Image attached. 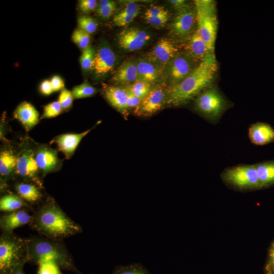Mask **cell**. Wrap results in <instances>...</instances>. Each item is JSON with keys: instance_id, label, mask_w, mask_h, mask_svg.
Wrapping results in <instances>:
<instances>
[{"instance_id": "6da1fadb", "label": "cell", "mask_w": 274, "mask_h": 274, "mask_svg": "<svg viewBox=\"0 0 274 274\" xmlns=\"http://www.w3.org/2000/svg\"><path fill=\"white\" fill-rule=\"evenodd\" d=\"M29 225L40 235L58 241L82 232L81 227L50 197L35 211Z\"/></svg>"}, {"instance_id": "7a4b0ae2", "label": "cell", "mask_w": 274, "mask_h": 274, "mask_svg": "<svg viewBox=\"0 0 274 274\" xmlns=\"http://www.w3.org/2000/svg\"><path fill=\"white\" fill-rule=\"evenodd\" d=\"M217 70L215 53H210L187 77L172 86L167 92L166 103L174 107L186 104L211 87Z\"/></svg>"}, {"instance_id": "3957f363", "label": "cell", "mask_w": 274, "mask_h": 274, "mask_svg": "<svg viewBox=\"0 0 274 274\" xmlns=\"http://www.w3.org/2000/svg\"><path fill=\"white\" fill-rule=\"evenodd\" d=\"M27 262L39 264L46 261L56 263L61 269L76 274H82L77 268L73 259L62 241L41 235L27 238Z\"/></svg>"}, {"instance_id": "277c9868", "label": "cell", "mask_w": 274, "mask_h": 274, "mask_svg": "<svg viewBox=\"0 0 274 274\" xmlns=\"http://www.w3.org/2000/svg\"><path fill=\"white\" fill-rule=\"evenodd\" d=\"M27 238L13 233H2L0 237V274H11L22 262L26 261Z\"/></svg>"}, {"instance_id": "5b68a950", "label": "cell", "mask_w": 274, "mask_h": 274, "mask_svg": "<svg viewBox=\"0 0 274 274\" xmlns=\"http://www.w3.org/2000/svg\"><path fill=\"white\" fill-rule=\"evenodd\" d=\"M194 4L198 32L210 52L214 53L218 25L216 3L211 0H197Z\"/></svg>"}, {"instance_id": "8992f818", "label": "cell", "mask_w": 274, "mask_h": 274, "mask_svg": "<svg viewBox=\"0 0 274 274\" xmlns=\"http://www.w3.org/2000/svg\"><path fill=\"white\" fill-rule=\"evenodd\" d=\"M195 110L212 124H216L230 103L215 86L204 90L196 98Z\"/></svg>"}, {"instance_id": "52a82bcc", "label": "cell", "mask_w": 274, "mask_h": 274, "mask_svg": "<svg viewBox=\"0 0 274 274\" xmlns=\"http://www.w3.org/2000/svg\"><path fill=\"white\" fill-rule=\"evenodd\" d=\"M221 177L226 184L238 190L262 189L255 164L227 167L221 173Z\"/></svg>"}, {"instance_id": "ba28073f", "label": "cell", "mask_w": 274, "mask_h": 274, "mask_svg": "<svg viewBox=\"0 0 274 274\" xmlns=\"http://www.w3.org/2000/svg\"><path fill=\"white\" fill-rule=\"evenodd\" d=\"M39 171L35 152L30 149L22 151L17 156L16 173L23 179L32 181L39 187H42L38 176Z\"/></svg>"}, {"instance_id": "9c48e42d", "label": "cell", "mask_w": 274, "mask_h": 274, "mask_svg": "<svg viewBox=\"0 0 274 274\" xmlns=\"http://www.w3.org/2000/svg\"><path fill=\"white\" fill-rule=\"evenodd\" d=\"M166 99L165 92L160 87L151 89L149 93L134 109V113L139 116H149L159 111Z\"/></svg>"}, {"instance_id": "30bf717a", "label": "cell", "mask_w": 274, "mask_h": 274, "mask_svg": "<svg viewBox=\"0 0 274 274\" xmlns=\"http://www.w3.org/2000/svg\"><path fill=\"white\" fill-rule=\"evenodd\" d=\"M150 36L146 31L136 27L123 30L119 35L120 46L127 51H134L142 48L150 40Z\"/></svg>"}, {"instance_id": "8fae6325", "label": "cell", "mask_w": 274, "mask_h": 274, "mask_svg": "<svg viewBox=\"0 0 274 274\" xmlns=\"http://www.w3.org/2000/svg\"><path fill=\"white\" fill-rule=\"evenodd\" d=\"M196 21V12L188 8L179 12L175 17L171 27L173 33L180 39H188L193 33Z\"/></svg>"}, {"instance_id": "7c38bea8", "label": "cell", "mask_w": 274, "mask_h": 274, "mask_svg": "<svg viewBox=\"0 0 274 274\" xmlns=\"http://www.w3.org/2000/svg\"><path fill=\"white\" fill-rule=\"evenodd\" d=\"M32 218L26 208L14 212L6 213L0 218V228L2 233H13V231L20 227L30 224Z\"/></svg>"}, {"instance_id": "4fadbf2b", "label": "cell", "mask_w": 274, "mask_h": 274, "mask_svg": "<svg viewBox=\"0 0 274 274\" xmlns=\"http://www.w3.org/2000/svg\"><path fill=\"white\" fill-rule=\"evenodd\" d=\"M35 153V159L39 170L46 175L58 170L60 161L56 152L47 146L39 147Z\"/></svg>"}, {"instance_id": "5bb4252c", "label": "cell", "mask_w": 274, "mask_h": 274, "mask_svg": "<svg viewBox=\"0 0 274 274\" xmlns=\"http://www.w3.org/2000/svg\"><path fill=\"white\" fill-rule=\"evenodd\" d=\"M193 60L187 55H179L170 61L169 76L173 85L184 79L197 66L194 67Z\"/></svg>"}, {"instance_id": "9a60e30c", "label": "cell", "mask_w": 274, "mask_h": 274, "mask_svg": "<svg viewBox=\"0 0 274 274\" xmlns=\"http://www.w3.org/2000/svg\"><path fill=\"white\" fill-rule=\"evenodd\" d=\"M115 61L113 51L108 45L104 44L95 55L93 69L97 75H105L113 70Z\"/></svg>"}, {"instance_id": "2e32d148", "label": "cell", "mask_w": 274, "mask_h": 274, "mask_svg": "<svg viewBox=\"0 0 274 274\" xmlns=\"http://www.w3.org/2000/svg\"><path fill=\"white\" fill-rule=\"evenodd\" d=\"M251 142L256 146H264L274 142V128L269 124L257 122L248 129Z\"/></svg>"}, {"instance_id": "e0dca14e", "label": "cell", "mask_w": 274, "mask_h": 274, "mask_svg": "<svg viewBox=\"0 0 274 274\" xmlns=\"http://www.w3.org/2000/svg\"><path fill=\"white\" fill-rule=\"evenodd\" d=\"M90 128L80 133H65L55 136L50 144L57 145L58 150L62 152L66 159L70 158L82 139L91 130Z\"/></svg>"}, {"instance_id": "ac0fdd59", "label": "cell", "mask_w": 274, "mask_h": 274, "mask_svg": "<svg viewBox=\"0 0 274 274\" xmlns=\"http://www.w3.org/2000/svg\"><path fill=\"white\" fill-rule=\"evenodd\" d=\"M177 52V48L170 40L163 39L157 43L149 56L152 61L164 65L176 56Z\"/></svg>"}, {"instance_id": "d6986e66", "label": "cell", "mask_w": 274, "mask_h": 274, "mask_svg": "<svg viewBox=\"0 0 274 274\" xmlns=\"http://www.w3.org/2000/svg\"><path fill=\"white\" fill-rule=\"evenodd\" d=\"M187 55L194 60L201 62L211 53L196 29L187 39L185 45Z\"/></svg>"}, {"instance_id": "ffe728a7", "label": "cell", "mask_w": 274, "mask_h": 274, "mask_svg": "<svg viewBox=\"0 0 274 274\" xmlns=\"http://www.w3.org/2000/svg\"><path fill=\"white\" fill-rule=\"evenodd\" d=\"M14 117L21 122L26 131L32 129L39 120L38 112L32 105L27 101L22 102L17 107Z\"/></svg>"}, {"instance_id": "44dd1931", "label": "cell", "mask_w": 274, "mask_h": 274, "mask_svg": "<svg viewBox=\"0 0 274 274\" xmlns=\"http://www.w3.org/2000/svg\"><path fill=\"white\" fill-rule=\"evenodd\" d=\"M107 101L117 111L126 116L127 108V91L119 86H108L104 90Z\"/></svg>"}, {"instance_id": "7402d4cb", "label": "cell", "mask_w": 274, "mask_h": 274, "mask_svg": "<svg viewBox=\"0 0 274 274\" xmlns=\"http://www.w3.org/2000/svg\"><path fill=\"white\" fill-rule=\"evenodd\" d=\"M138 77L136 63L132 60H127L118 68L113 80L117 83L125 84L133 83L138 80Z\"/></svg>"}, {"instance_id": "603a6c76", "label": "cell", "mask_w": 274, "mask_h": 274, "mask_svg": "<svg viewBox=\"0 0 274 274\" xmlns=\"http://www.w3.org/2000/svg\"><path fill=\"white\" fill-rule=\"evenodd\" d=\"M262 189L274 186V160L255 164Z\"/></svg>"}, {"instance_id": "cb8c5ba5", "label": "cell", "mask_w": 274, "mask_h": 274, "mask_svg": "<svg viewBox=\"0 0 274 274\" xmlns=\"http://www.w3.org/2000/svg\"><path fill=\"white\" fill-rule=\"evenodd\" d=\"M138 68V80L149 83L156 81L160 75L159 70L152 63L144 60H140L136 63Z\"/></svg>"}, {"instance_id": "d4e9b609", "label": "cell", "mask_w": 274, "mask_h": 274, "mask_svg": "<svg viewBox=\"0 0 274 274\" xmlns=\"http://www.w3.org/2000/svg\"><path fill=\"white\" fill-rule=\"evenodd\" d=\"M17 158L11 150H4L0 153V174L4 178L10 177L16 173Z\"/></svg>"}, {"instance_id": "484cf974", "label": "cell", "mask_w": 274, "mask_h": 274, "mask_svg": "<svg viewBox=\"0 0 274 274\" xmlns=\"http://www.w3.org/2000/svg\"><path fill=\"white\" fill-rule=\"evenodd\" d=\"M140 9L134 2H128L125 8L118 13L113 19L114 24L118 26L128 25L138 15Z\"/></svg>"}, {"instance_id": "4316f807", "label": "cell", "mask_w": 274, "mask_h": 274, "mask_svg": "<svg viewBox=\"0 0 274 274\" xmlns=\"http://www.w3.org/2000/svg\"><path fill=\"white\" fill-rule=\"evenodd\" d=\"M26 201L18 195L9 193L3 196L0 199L1 212L9 213L28 207Z\"/></svg>"}, {"instance_id": "83f0119b", "label": "cell", "mask_w": 274, "mask_h": 274, "mask_svg": "<svg viewBox=\"0 0 274 274\" xmlns=\"http://www.w3.org/2000/svg\"><path fill=\"white\" fill-rule=\"evenodd\" d=\"M18 195L25 201L33 203L39 201L42 194L38 187L32 184L19 183L15 185Z\"/></svg>"}, {"instance_id": "f1b7e54d", "label": "cell", "mask_w": 274, "mask_h": 274, "mask_svg": "<svg viewBox=\"0 0 274 274\" xmlns=\"http://www.w3.org/2000/svg\"><path fill=\"white\" fill-rule=\"evenodd\" d=\"M112 274H151L142 264L132 263L118 265L113 269Z\"/></svg>"}, {"instance_id": "f546056e", "label": "cell", "mask_w": 274, "mask_h": 274, "mask_svg": "<svg viewBox=\"0 0 274 274\" xmlns=\"http://www.w3.org/2000/svg\"><path fill=\"white\" fill-rule=\"evenodd\" d=\"M126 89L142 99H143L151 90L150 83L141 80L135 81Z\"/></svg>"}, {"instance_id": "4dcf8cb0", "label": "cell", "mask_w": 274, "mask_h": 274, "mask_svg": "<svg viewBox=\"0 0 274 274\" xmlns=\"http://www.w3.org/2000/svg\"><path fill=\"white\" fill-rule=\"evenodd\" d=\"M97 92L96 88L87 82L75 86L72 91L74 99L82 98L93 96Z\"/></svg>"}, {"instance_id": "1f68e13d", "label": "cell", "mask_w": 274, "mask_h": 274, "mask_svg": "<svg viewBox=\"0 0 274 274\" xmlns=\"http://www.w3.org/2000/svg\"><path fill=\"white\" fill-rule=\"evenodd\" d=\"M95 55V50L91 46L83 50L80 61L81 67L84 71H89L93 68Z\"/></svg>"}, {"instance_id": "d6a6232c", "label": "cell", "mask_w": 274, "mask_h": 274, "mask_svg": "<svg viewBox=\"0 0 274 274\" xmlns=\"http://www.w3.org/2000/svg\"><path fill=\"white\" fill-rule=\"evenodd\" d=\"M116 9V3L112 1L101 0L99 1L97 13L103 19L108 18L112 16Z\"/></svg>"}, {"instance_id": "836d02e7", "label": "cell", "mask_w": 274, "mask_h": 274, "mask_svg": "<svg viewBox=\"0 0 274 274\" xmlns=\"http://www.w3.org/2000/svg\"><path fill=\"white\" fill-rule=\"evenodd\" d=\"M72 39L73 42L83 50L89 46L90 41L89 34L80 29H76L74 31Z\"/></svg>"}, {"instance_id": "e575fe53", "label": "cell", "mask_w": 274, "mask_h": 274, "mask_svg": "<svg viewBox=\"0 0 274 274\" xmlns=\"http://www.w3.org/2000/svg\"><path fill=\"white\" fill-rule=\"evenodd\" d=\"M78 23L80 29L88 34L95 32L97 27L96 22L92 18L87 16L79 17Z\"/></svg>"}, {"instance_id": "d590c367", "label": "cell", "mask_w": 274, "mask_h": 274, "mask_svg": "<svg viewBox=\"0 0 274 274\" xmlns=\"http://www.w3.org/2000/svg\"><path fill=\"white\" fill-rule=\"evenodd\" d=\"M60 269L54 262H43L38 264V274H63Z\"/></svg>"}, {"instance_id": "8d00e7d4", "label": "cell", "mask_w": 274, "mask_h": 274, "mask_svg": "<svg viewBox=\"0 0 274 274\" xmlns=\"http://www.w3.org/2000/svg\"><path fill=\"white\" fill-rule=\"evenodd\" d=\"M62 108L59 102L53 101L46 105L42 118H50L56 117L62 111Z\"/></svg>"}, {"instance_id": "74e56055", "label": "cell", "mask_w": 274, "mask_h": 274, "mask_svg": "<svg viewBox=\"0 0 274 274\" xmlns=\"http://www.w3.org/2000/svg\"><path fill=\"white\" fill-rule=\"evenodd\" d=\"M73 99L72 91L63 89L59 95L58 101L63 109L66 110L72 106Z\"/></svg>"}, {"instance_id": "f35d334b", "label": "cell", "mask_w": 274, "mask_h": 274, "mask_svg": "<svg viewBox=\"0 0 274 274\" xmlns=\"http://www.w3.org/2000/svg\"><path fill=\"white\" fill-rule=\"evenodd\" d=\"M265 274H274V241L271 244L265 267Z\"/></svg>"}, {"instance_id": "ab89813d", "label": "cell", "mask_w": 274, "mask_h": 274, "mask_svg": "<svg viewBox=\"0 0 274 274\" xmlns=\"http://www.w3.org/2000/svg\"><path fill=\"white\" fill-rule=\"evenodd\" d=\"M169 15L159 17H145L148 23L156 27L163 26L167 21Z\"/></svg>"}, {"instance_id": "60d3db41", "label": "cell", "mask_w": 274, "mask_h": 274, "mask_svg": "<svg viewBox=\"0 0 274 274\" xmlns=\"http://www.w3.org/2000/svg\"><path fill=\"white\" fill-rule=\"evenodd\" d=\"M145 16L159 17L168 16V11L161 6H153L148 9L145 13Z\"/></svg>"}, {"instance_id": "b9f144b4", "label": "cell", "mask_w": 274, "mask_h": 274, "mask_svg": "<svg viewBox=\"0 0 274 274\" xmlns=\"http://www.w3.org/2000/svg\"><path fill=\"white\" fill-rule=\"evenodd\" d=\"M79 6L82 12L86 13L94 10L97 6V3L95 0H81Z\"/></svg>"}, {"instance_id": "7bdbcfd3", "label": "cell", "mask_w": 274, "mask_h": 274, "mask_svg": "<svg viewBox=\"0 0 274 274\" xmlns=\"http://www.w3.org/2000/svg\"><path fill=\"white\" fill-rule=\"evenodd\" d=\"M127 91V108L128 109L135 108L141 102L143 99L134 95L128 90Z\"/></svg>"}, {"instance_id": "ee69618b", "label": "cell", "mask_w": 274, "mask_h": 274, "mask_svg": "<svg viewBox=\"0 0 274 274\" xmlns=\"http://www.w3.org/2000/svg\"><path fill=\"white\" fill-rule=\"evenodd\" d=\"M50 82L54 92H56L63 89L64 84L62 79L58 76H53Z\"/></svg>"}, {"instance_id": "f6af8a7d", "label": "cell", "mask_w": 274, "mask_h": 274, "mask_svg": "<svg viewBox=\"0 0 274 274\" xmlns=\"http://www.w3.org/2000/svg\"><path fill=\"white\" fill-rule=\"evenodd\" d=\"M41 92L45 95H49L54 92L50 81L45 80L43 81L40 86Z\"/></svg>"}, {"instance_id": "bcb514c9", "label": "cell", "mask_w": 274, "mask_h": 274, "mask_svg": "<svg viewBox=\"0 0 274 274\" xmlns=\"http://www.w3.org/2000/svg\"><path fill=\"white\" fill-rule=\"evenodd\" d=\"M169 2L175 9L180 12L189 8L187 2L184 0H171Z\"/></svg>"}, {"instance_id": "7dc6e473", "label": "cell", "mask_w": 274, "mask_h": 274, "mask_svg": "<svg viewBox=\"0 0 274 274\" xmlns=\"http://www.w3.org/2000/svg\"><path fill=\"white\" fill-rule=\"evenodd\" d=\"M26 261H23L20 263L13 271L11 274H25L23 267Z\"/></svg>"}]
</instances>
